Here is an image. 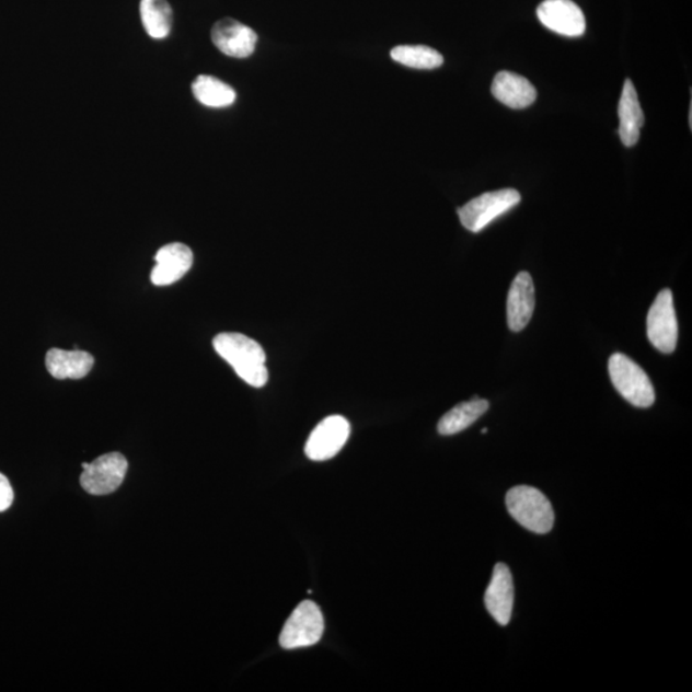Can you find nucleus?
<instances>
[{
	"label": "nucleus",
	"instance_id": "f257e3e1",
	"mask_svg": "<svg viewBox=\"0 0 692 692\" xmlns=\"http://www.w3.org/2000/svg\"><path fill=\"white\" fill-rule=\"evenodd\" d=\"M215 350L247 385L263 388L268 381L266 353L260 343L243 334L223 333L214 338Z\"/></svg>",
	"mask_w": 692,
	"mask_h": 692
},
{
	"label": "nucleus",
	"instance_id": "f03ea898",
	"mask_svg": "<svg viewBox=\"0 0 692 692\" xmlns=\"http://www.w3.org/2000/svg\"><path fill=\"white\" fill-rule=\"evenodd\" d=\"M509 515L524 529L547 533L554 526V510L546 496L531 486H516L507 494Z\"/></svg>",
	"mask_w": 692,
	"mask_h": 692
},
{
	"label": "nucleus",
	"instance_id": "7ed1b4c3",
	"mask_svg": "<svg viewBox=\"0 0 692 692\" xmlns=\"http://www.w3.org/2000/svg\"><path fill=\"white\" fill-rule=\"evenodd\" d=\"M609 376L615 390L635 407L649 408L656 402L649 376L627 356L615 353L609 359Z\"/></svg>",
	"mask_w": 692,
	"mask_h": 692
},
{
	"label": "nucleus",
	"instance_id": "20e7f679",
	"mask_svg": "<svg viewBox=\"0 0 692 692\" xmlns=\"http://www.w3.org/2000/svg\"><path fill=\"white\" fill-rule=\"evenodd\" d=\"M519 201H521V194L515 189L485 193L458 209L459 220L471 232H480L496 218L515 208Z\"/></svg>",
	"mask_w": 692,
	"mask_h": 692
},
{
	"label": "nucleus",
	"instance_id": "39448f33",
	"mask_svg": "<svg viewBox=\"0 0 692 692\" xmlns=\"http://www.w3.org/2000/svg\"><path fill=\"white\" fill-rule=\"evenodd\" d=\"M323 631H325V621H323L320 607L311 600H305L286 621L280 635L281 648L286 650L308 648L321 641Z\"/></svg>",
	"mask_w": 692,
	"mask_h": 692
},
{
	"label": "nucleus",
	"instance_id": "423d86ee",
	"mask_svg": "<svg viewBox=\"0 0 692 692\" xmlns=\"http://www.w3.org/2000/svg\"><path fill=\"white\" fill-rule=\"evenodd\" d=\"M82 475L80 483L82 488L92 495H108L115 493L123 485L129 463L122 454L108 453L96 458L92 463L81 464Z\"/></svg>",
	"mask_w": 692,
	"mask_h": 692
},
{
	"label": "nucleus",
	"instance_id": "0eeeda50",
	"mask_svg": "<svg viewBox=\"0 0 692 692\" xmlns=\"http://www.w3.org/2000/svg\"><path fill=\"white\" fill-rule=\"evenodd\" d=\"M648 337L654 348L665 355L674 351L679 341V323H677L672 291L661 290L648 314Z\"/></svg>",
	"mask_w": 692,
	"mask_h": 692
},
{
	"label": "nucleus",
	"instance_id": "6e6552de",
	"mask_svg": "<svg viewBox=\"0 0 692 692\" xmlns=\"http://www.w3.org/2000/svg\"><path fill=\"white\" fill-rule=\"evenodd\" d=\"M349 435L348 419L343 416H330L314 428L305 443V454L311 461H327L343 449Z\"/></svg>",
	"mask_w": 692,
	"mask_h": 692
},
{
	"label": "nucleus",
	"instance_id": "1a4fd4ad",
	"mask_svg": "<svg viewBox=\"0 0 692 692\" xmlns=\"http://www.w3.org/2000/svg\"><path fill=\"white\" fill-rule=\"evenodd\" d=\"M538 18L546 28L563 36L576 37L586 32L585 14L572 0H545Z\"/></svg>",
	"mask_w": 692,
	"mask_h": 692
},
{
	"label": "nucleus",
	"instance_id": "9d476101",
	"mask_svg": "<svg viewBox=\"0 0 692 692\" xmlns=\"http://www.w3.org/2000/svg\"><path fill=\"white\" fill-rule=\"evenodd\" d=\"M210 36L217 49L232 58L251 57L258 42V35L253 28L234 19L216 22Z\"/></svg>",
	"mask_w": 692,
	"mask_h": 692
},
{
	"label": "nucleus",
	"instance_id": "9b49d317",
	"mask_svg": "<svg viewBox=\"0 0 692 692\" xmlns=\"http://www.w3.org/2000/svg\"><path fill=\"white\" fill-rule=\"evenodd\" d=\"M155 266L150 280L155 286H168L182 280L193 267L194 255L189 246L183 243H171L157 252Z\"/></svg>",
	"mask_w": 692,
	"mask_h": 692
},
{
	"label": "nucleus",
	"instance_id": "f8f14e48",
	"mask_svg": "<svg viewBox=\"0 0 692 692\" xmlns=\"http://www.w3.org/2000/svg\"><path fill=\"white\" fill-rule=\"evenodd\" d=\"M515 604V585L506 563L496 564L491 585L485 592V606L493 619L507 626Z\"/></svg>",
	"mask_w": 692,
	"mask_h": 692
},
{
	"label": "nucleus",
	"instance_id": "ddd939ff",
	"mask_svg": "<svg viewBox=\"0 0 692 692\" xmlns=\"http://www.w3.org/2000/svg\"><path fill=\"white\" fill-rule=\"evenodd\" d=\"M533 311H535V286L529 273H519L511 282L508 302V326L515 333H519L529 325Z\"/></svg>",
	"mask_w": 692,
	"mask_h": 692
},
{
	"label": "nucleus",
	"instance_id": "4468645a",
	"mask_svg": "<svg viewBox=\"0 0 692 692\" xmlns=\"http://www.w3.org/2000/svg\"><path fill=\"white\" fill-rule=\"evenodd\" d=\"M492 93L500 103L514 109L530 107L537 101V89L531 82L515 72L503 71L496 74Z\"/></svg>",
	"mask_w": 692,
	"mask_h": 692
},
{
	"label": "nucleus",
	"instance_id": "2eb2a0df",
	"mask_svg": "<svg viewBox=\"0 0 692 692\" xmlns=\"http://www.w3.org/2000/svg\"><path fill=\"white\" fill-rule=\"evenodd\" d=\"M45 366L57 380H80L92 371L94 357L84 350L53 348L45 356Z\"/></svg>",
	"mask_w": 692,
	"mask_h": 692
},
{
	"label": "nucleus",
	"instance_id": "dca6fc26",
	"mask_svg": "<svg viewBox=\"0 0 692 692\" xmlns=\"http://www.w3.org/2000/svg\"><path fill=\"white\" fill-rule=\"evenodd\" d=\"M620 129L619 134L623 146L634 147L641 139V130L645 123V116L636 88L632 81H624L621 101L619 105Z\"/></svg>",
	"mask_w": 692,
	"mask_h": 692
},
{
	"label": "nucleus",
	"instance_id": "f3484780",
	"mask_svg": "<svg viewBox=\"0 0 692 692\" xmlns=\"http://www.w3.org/2000/svg\"><path fill=\"white\" fill-rule=\"evenodd\" d=\"M491 404L485 399L475 396L470 402L458 404L443 415L438 425L440 435L450 436L462 432L483 417Z\"/></svg>",
	"mask_w": 692,
	"mask_h": 692
},
{
	"label": "nucleus",
	"instance_id": "a211bd4d",
	"mask_svg": "<svg viewBox=\"0 0 692 692\" xmlns=\"http://www.w3.org/2000/svg\"><path fill=\"white\" fill-rule=\"evenodd\" d=\"M192 89L197 101L209 108L230 107L237 101L234 88L209 74L195 79Z\"/></svg>",
	"mask_w": 692,
	"mask_h": 692
},
{
	"label": "nucleus",
	"instance_id": "6ab92c4d",
	"mask_svg": "<svg viewBox=\"0 0 692 692\" xmlns=\"http://www.w3.org/2000/svg\"><path fill=\"white\" fill-rule=\"evenodd\" d=\"M140 16L142 26L153 39H164L170 35L173 12L168 0H141Z\"/></svg>",
	"mask_w": 692,
	"mask_h": 692
},
{
	"label": "nucleus",
	"instance_id": "aec40b11",
	"mask_svg": "<svg viewBox=\"0 0 692 692\" xmlns=\"http://www.w3.org/2000/svg\"><path fill=\"white\" fill-rule=\"evenodd\" d=\"M390 56L395 62L416 70H434L443 64L440 53L426 45H399Z\"/></svg>",
	"mask_w": 692,
	"mask_h": 692
},
{
	"label": "nucleus",
	"instance_id": "412c9836",
	"mask_svg": "<svg viewBox=\"0 0 692 692\" xmlns=\"http://www.w3.org/2000/svg\"><path fill=\"white\" fill-rule=\"evenodd\" d=\"M14 498L13 488L2 473H0V511H4L12 506Z\"/></svg>",
	"mask_w": 692,
	"mask_h": 692
},
{
	"label": "nucleus",
	"instance_id": "4be33fe9",
	"mask_svg": "<svg viewBox=\"0 0 692 692\" xmlns=\"http://www.w3.org/2000/svg\"><path fill=\"white\" fill-rule=\"evenodd\" d=\"M483 434H487V428H484Z\"/></svg>",
	"mask_w": 692,
	"mask_h": 692
}]
</instances>
